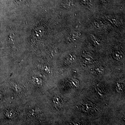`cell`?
<instances>
[{
	"label": "cell",
	"instance_id": "obj_1",
	"mask_svg": "<svg viewBox=\"0 0 125 125\" xmlns=\"http://www.w3.org/2000/svg\"><path fill=\"white\" fill-rule=\"evenodd\" d=\"M81 34L79 32L73 31L70 33L68 38V40L70 42H74L78 40L80 37Z\"/></svg>",
	"mask_w": 125,
	"mask_h": 125
},
{
	"label": "cell",
	"instance_id": "obj_2",
	"mask_svg": "<svg viewBox=\"0 0 125 125\" xmlns=\"http://www.w3.org/2000/svg\"><path fill=\"white\" fill-rule=\"evenodd\" d=\"M61 5L64 8L69 9L74 6V3L73 0H65L62 2Z\"/></svg>",
	"mask_w": 125,
	"mask_h": 125
},
{
	"label": "cell",
	"instance_id": "obj_3",
	"mask_svg": "<svg viewBox=\"0 0 125 125\" xmlns=\"http://www.w3.org/2000/svg\"><path fill=\"white\" fill-rule=\"evenodd\" d=\"M106 19L113 25L117 27L119 26L120 22L118 20L116 17L111 16H106Z\"/></svg>",
	"mask_w": 125,
	"mask_h": 125
},
{
	"label": "cell",
	"instance_id": "obj_4",
	"mask_svg": "<svg viewBox=\"0 0 125 125\" xmlns=\"http://www.w3.org/2000/svg\"><path fill=\"white\" fill-rule=\"evenodd\" d=\"M113 54L114 57L118 60H121L122 58V55L121 52H119L118 50H115Z\"/></svg>",
	"mask_w": 125,
	"mask_h": 125
},
{
	"label": "cell",
	"instance_id": "obj_5",
	"mask_svg": "<svg viewBox=\"0 0 125 125\" xmlns=\"http://www.w3.org/2000/svg\"><path fill=\"white\" fill-rule=\"evenodd\" d=\"M90 37L91 39L94 42V43L96 45H100V41L99 39H98L97 37H96L94 35L92 34L90 35Z\"/></svg>",
	"mask_w": 125,
	"mask_h": 125
},
{
	"label": "cell",
	"instance_id": "obj_6",
	"mask_svg": "<svg viewBox=\"0 0 125 125\" xmlns=\"http://www.w3.org/2000/svg\"><path fill=\"white\" fill-rule=\"evenodd\" d=\"M92 24L95 28L98 29H100L102 28V26L100 25L98 22L97 21H94L92 23Z\"/></svg>",
	"mask_w": 125,
	"mask_h": 125
},
{
	"label": "cell",
	"instance_id": "obj_7",
	"mask_svg": "<svg viewBox=\"0 0 125 125\" xmlns=\"http://www.w3.org/2000/svg\"><path fill=\"white\" fill-rule=\"evenodd\" d=\"M75 60H76V56H74V55H70L68 57L67 61H68V62H70V63H71V62H74Z\"/></svg>",
	"mask_w": 125,
	"mask_h": 125
},
{
	"label": "cell",
	"instance_id": "obj_8",
	"mask_svg": "<svg viewBox=\"0 0 125 125\" xmlns=\"http://www.w3.org/2000/svg\"><path fill=\"white\" fill-rule=\"evenodd\" d=\"M81 2L86 6H89L90 5L91 3V0H80Z\"/></svg>",
	"mask_w": 125,
	"mask_h": 125
},
{
	"label": "cell",
	"instance_id": "obj_9",
	"mask_svg": "<svg viewBox=\"0 0 125 125\" xmlns=\"http://www.w3.org/2000/svg\"><path fill=\"white\" fill-rule=\"evenodd\" d=\"M100 1H102L103 3H107L110 2V0H100Z\"/></svg>",
	"mask_w": 125,
	"mask_h": 125
}]
</instances>
